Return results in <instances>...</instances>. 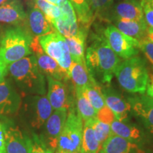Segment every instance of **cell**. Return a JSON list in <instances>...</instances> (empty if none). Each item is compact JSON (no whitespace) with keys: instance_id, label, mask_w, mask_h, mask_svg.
<instances>
[{"instance_id":"4316f807","label":"cell","mask_w":153,"mask_h":153,"mask_svg":"<svg viewBox=\"0 0 153 153\" xmlns=\"http://www.w3.org/2000/svg\"><path fill=\"white\" fill-rule=\"evenodd\" d=\"M101 145L99 144L90 126L85 122L81 145V153H99Z\"/></svg>"},{"instance_id":"603a6c76","label":"cell","mask_w":153,"mask_h":153,"mask_svg":"<svg viewBox=\"0 0 153 153\" xmlns=\"http://www.w3.org/2000/svg\"><path fill=\"white\" fill-rule=\"evenodd\" d=\"M87 33H82L76 37L65 38L72 62L86 65L85 42Z\"/></svg>"},{"instance_id":"e0dca14e","label":"cell","mask_w":153,"mask_h":153,"mask_svg":"<svg viewBox=\"0 0 153 153\" xmlns=\"http://www.w3.org/2000/svg\"><path fill=\"white\" fill-rule=\"evenodd\" d=\"M30 145L31 139L24 135L18 127L6 129V153H30Z\"/></svg>"},{"instance_id":"6da1fadb","label":"cell","mask_w":153,"mask_h":153,"mask_svg":"<svg viewBox=\"0 0 153 153\" xmlns=\"http://www.w3.org/2000/svg\"><path fill=\"white\" fill-rule=\"evenodd\" d=\"M87 48L86 65L89 73L98 83L108 85L120 60L102 35H94Z\"/></svg>"},{"instance_id":"3957f363","label":"cell","mask_w":153,"mask_h":153,"mask_svg":"<svg viewBox=\"0 0 153 153\" xmlns=\"http://www.w3.org/2000/svg\"><path fill=\"white\" fill-rule=\"evenodd\" d=\"M33 36L27 26H12L2 33L0 40V59L7 65L32 54Z\"/></svg>"},{"instance_id":"d6a6232c","label":"cell","mask_w":153,"mask_h":153,"mask_svg":"<svg viewBox=\"0 0 153 153\" xmlns=\"http://www.w3.org/2000/svg\"><path fill=\"white\" fill-rule=\"evenodd\" d=\"M96 118L99 121L106 124H108V125L111 123L116 119L114 113L106 105H105L103 108H101V109H99L97 111Z\"/></svg>"},{"instance_id":"5b68a950","label":"cell","mask_w":153,"mask_h":153,"mask_svg":"<svg viewBox=\"0 0 153 153\" xmlns=\"http://www.w3.org/2000/svg\"><path fill=\"white\" fill-rule=\"evenodd\" d=\"M83 120L74 106L69 108L65 123L57 140L56 152L80 153L83 135Z\"/></svg>"},{"instance_id":"9c48e42d","label":"cell","mask_w":153,"mask_h":153,"mask_svg":"<svg viewBox=\"0 0 153 153\" xmlns=\"http://www.w3.org/2000/svg\"><path fill=\"white\" fill-rule=\"evenodd\" d=\"M30 49L36 57L38 68L43 74L63 82H68L70 80L68 72L61 68L54 59L44 52L38 41V36L33 37Z\"/></svg>"},{"instance_id":"e575fe53","label":"cell","mask_w":153,"mask_h":153,"mask_svg":"<svg viewBox=\"0 0 153 153\" xmlns=\"http://www.w3.org/2000/svg\"><path fill=\"white\" fill-rule=\"evenodd\" d=\"M141 4L143 6L145 22L148 28H153V9L150 7L148 1Z\"/></svg>"},{"instance_id":"74e56055","label":"cell","mask_w":153,"mask_h":153,"mask_svg":"<svg viewBox=\"0 0 153 153\" xmlns=\"http://www.w3.org/2000/svg\"><path fill=\"white\" fill-rule=\"evenodd\" d=\"M147 95L153 98V74H149V81L146 89Z\"/></svg>"},{"instance_id":"9a60e30c","label":"cell","mask_w":153,"mask_h":153,"mask_svg":"<svg viewBox=\"0 0 153 153\" xmlns=\"http://www.w3.org/2000/svg\"><path fill=\"white\" fill-rule=\"evenodd\" d=\"M134 114L142 120L145 127L153 133V98L148 95H135L128 98Z\"/></svg>"},{"instance_id":"4dcf8cb0","label":"cell","mask_w":153,"mask_h":153,"mask_svg":"<svg viewBox=\"0 0 153 153\" xmlns=\"http://www.w3.org/2000/svg\"><path fill=\"white\" fill-rule=\"evenodd\" d=\"M114 0H90L91 9L93 12V22L102 20L103 17L112 7Z\"/></svg>"},{"instance_id":"7c38bea8","label":"cell","mask_w":153,"mask_h":153,"mask_svg":"<svg viewBox=\"0 0 153 153\" xmlns=\"http://www.w3.org/2000/svg\"><path fill=\"white\" fill-rule=\"evenodd\" d=\"M68 117V110L65 108L55 110L48 118L45 124L41 138L53 152L56 150L57 140Z\"/></svg>"},{"instance_id":"277c9868","label":"cell","mask_w":153,"mask_h":153,"mask_svg":"<svg viewBox=\"0 0 153 153\" xmlns=\"http://www.w3.org/2000/svg\"><path fill=\"white\" fill-rule=\"evenodd\" d=\"M114 74L120 87L128 92L143 94L146 91L149 73L141 57L135 56L120 62Z\"/></svg>"},{"instance_id":"f546056e","label":"cell","mask_w":153,"mask_h":153,"mask_svg":"<svg viewBox=\"0 0 153 153\" xmlns=\"http://www.w3.org/2000/svg\"><path fill=\"white\" fill-rule=\"evenodd\" d=\"M34 5L45 14L48 20L51 22L52 19L59 18L61 16V10L58 6L50 3L46 0H31Z\"/></svg>"},{"instance_id":"ffe728a7","label":"cell","mask_w":153,"mask_h":153,"mask_svg":"<svg viewBox=\"0 0 153 153\" xmlns=\"http://www.w3.org/2000/svg\"><path fill=\"white\" fill-rule=\"evenodd\" d=\"M114 25L120 32L135 38L137 41H141L146 37L148 26L145 19L140 21H123L114 22Z\"/></svg>"},{"instance_id":"8fae6325","label":"cell","mask_w":153,"mask_h":153,"mask_svg":"<svg viewBox=\"0 0 153 153\" xmlns=\"http://www.w3.org/2000/svg\"><path fill=\"white\" fill-rule=\"evenodd\" d=\"M48 94L47 98L53 109L65 108L69 110L74 106V93L67 82H63L47 76Z\"/></svg>"},{"instance_id":"cb8c5ba5","label":"cell","mask_w":153,"mask_h":153,"mask_svg":"<svg viewBox=\"0 0 153 153\" xmlns=\"http://www.w3.org/2000/svg\"><path fill=\"white\" fill-rule=\"evenodd\" d=\"M50 22L55 30L64 38L76 37L82 33H87V30L80 28L77 22H71L62 16L52 19Z\"/></svg>"},{"instance_id":"4fadbf2b","label":"cell","mask_w":153,"mask_h":153,"mask_svg":"<svg viewBox=\"0 0 153 153\" xmlns=\"http://www.w3.org/2000/svg\"><path fill=\"white\" fill-rule=\"evenodd\" d=\"M22 106V98L9 81L0 83V118L13 117Z\"/></svg>"},{"instance_id":"2e32d148","label":"cell","mask_w":153,"mask_h":153,"mask_svg":"<svg viewBox=\"0 0 153 153\" xmlns=\"http://www.w3.org/2000/svg\"><path fill=\"white\" fill-rule=\"evenodd\" d=\"M0 22L11 26H27V14L20 0H11L0 6Z\"/></svg>"},{"instance_id":"7402d4cb","label":"cell","mask_w":153,"mask_h":153,"mask_svg":"<svg viewBox=\"0 0 153 153\" xmlns=\"http://www.w3.org/2000/svg\"><path fill=\"white\" fill-rule=\"evenodd\" d=\"M69 79L71 80L74 87L80 89L85 87L96 82L93 76L89 73L87 65L72 62L68 72Z\"/></svg>"},{"instance_id":"484cf974","label":"cell","mask_w":153,"mask_h":153,"mask_svg":"<svg viewBox=\"0 0 153 153\" xmlns=\"http://www.w3.org/2000/svg\"><path fill=\"white\" fill-rule=\"evenodd\" d=\"M74 93L76 94V112L81 116L83 121L96 118L97 111L86 98L82 89L80 88L74 87Z\"/></svg>"},{"instance_id":"b9f144b4","label":"cell","mask_w":153,"mask_h":153,"mask_svg":"<svg viewBox=\"0 0 153 153\" xmlns=\"http://www.w3.org/2000/svg\"><path fill=\"white\" fill-rule=\"evenodd\" d=\"M1 35H2V32H1V27H0V40H1Z\"/></svg>"},{"instance_id":"44dd1931","label":"cell","mask_w":153,"mask_h":153,"mask_svg":"<svg viewBox=\"0 0 153 153\" xmlns=\"http://www.w3.org/2000/svg\"><path fill=\"white\" fill-rule=\"evenodd\" d=\"M69 1L74 9L80 28L88 31L93 23L90 0H69Z\"/></svg>"},{"instance_id":"1f68e13d","label":"cell","mask_w":153,"mask_h":153,"mask_svg":"<svg viewBox=\"0 0 153 153\" xmlns=\"http://www.w3.org/2000/svg\"><path fill=\"white\" fill-rule=\"evenodd\" d=\"M31 139L30 153H53V151L49 148L43 140L41 136L33 134Z\"/></svg>"},{"instance_id":"d590c367","label":"cell","mask_w":153,"mask_h":153,"mask_svg":"<svg viewBox=\"0 0 153 153\" xmlns=\"http://www.w3.org/2000/svg\"><path fill=\"white\" fill-rule=\"evenodd\" d=\"M5 131V126L0 122V153H6Z\"/></svg>"},{"instance_id":"52a82bcc","label":"cell","mask_w":153,"mask_h":153,"mask_svg":"<svg viewBox=\"0 0 153 153\" xmlns=\"http://www.w3.org/2000/svg\"><path fill=\"white\" fill-rule=\"evenodd\" d=\"M53 108L45 95H28L23 105L24 117L29 125L41 128L53 113Z\"/></svg>"},{"instance_id":"8d00e7d4","label":"cell","mask_w":153,"mask_h":153,"mask_svg":"<svg viewBox=\"0 0 153 153\" xmlns=\"http://www.w3.org/2000/svg\"><path fill=\"white\" fill-rule=\"evenodd\" d=\"M8 66L0 59V83L5 79V76L9 72Z\"/></svg>"},{"instance_id":"ba28073f","label":"cell","mask_w":153,"mask_h":153,"mask_svg":"<svg viewBox=\"0 0 153 153\" xmlns=\"http://www.w3.org/2000/svg\"><path fill=\"white\" fill-rule=\"evenodd\" d=\"M104 36L111 49L120 58L126 60L139 53V41L120 32L114 25L106 26L104 30Z\"/></svg>"},{"instance_id":"d6986e66","label":"cell","mask_w":153,"mask_h":153,"mask_svg":"<svg viewBox=\"0 0 153 153\" xmlns=\"http://www.w3.org/2000/svg\"><path fill=\"white\" fill-rule=\"evenodd\" d=\"M101 153H145L136 143L111 135L101 145Z\"/></svg>"},{"instance_id":"d4e9b609","label":"cell","mask_w":153,"mask_h":153,"mask_svg":"<svg viewBox=\"0 0 153 153\" xmlns=\"http://www.w3.org/2000/svg\"><path fill=\"white\" fill-rule=\"evenodd\" d=\"M113 135H117L124 139L135 143L141 139L140 131L135 127L123 121H119L115 119L110 124Z\"/></svg>"},{"instance_id":"836d02e7","label":"cell","mask_w":153,"mask_h":153,"mask_svg":"<svg viewBox=\"0 0 153 153\" xmlns=\"http://www.w3.org/2000/svg\"><path fill=\"white\" fill-rule=\"evenodd\" d=\"M140 43V50L144 53L145 56L148 59L153 68V43L148 41L146 38H143Z\"/></svg>"},{"instance_id":"f1b7e54d","label":"cell","mask_w":153,"mask_h":153,"mask_svg":"<svg viewBox=\"0 0 153 153\" xmlns=\"http://www.w3.org/2000/svg\"><path fill=\"white\" fill-rule=\"evenodd\" d=\"M85 122L89 124L92 128L96 138L101 145H102L105 140L112 134L110 125L99 121L97 118H91Z\"/></svg>"},{"instance_id":"f6af8a7d","label":"cell","mask_w":153,"mask_h":153,"mask_svg":"<svg viewBox=\"0 0 153 153\" xmlns=\"http://www.w3.org/2000/svg\"><path fill=\"white\" fill-rule=\"evenodd\" d=\"M99 153H101V152H99Z\"/></svg>"},{"instance_id":"30bf717a","label":"cell","mask_w":153,"mask_h":153,"mask_svg":"<svg viewBox=\"0 0 153 153\" xmlns=\"http://www.w3.org/2000/svg\"><path fill=\"white\" fill-rule=\"evenodd\" d=\"M144 19L142 4L138 0H123L113 6L103 17L102 21H140Z\"/></svg>"},{"instance_id":"7a4b0ae2","label":"cell","mask_w":153,"mask_h":153,"mask_svg":"<svg viewBox=\"0 0 153 153\" xmlns=\"http://www.w3.org/2000/svg\"><path fill=\"white\" fill-rule=\"evenodd\" d=\"M9 73L24 96L45 95L46 83L33 55L25 57L8 66Z\"/></svg>"},{"instance_id":"ac0fdd59","label":"cell","mask_w":153,"mask_h":153,"mask_svg":"<svg viewBox=\"0 0 153 153\" xmlns=\"http://www.w3.org/2000/svg\"><path fill=\"white\" fill-rule=\"evenodd\" d=\"M27 24L30 33L34 36H41L55 31L52 24L35 5L30 7L27 12Z\"/></svg>"},{"instance_id":"8992f818","label":"cell","mask_w":153,"mask_h":153,"mask_svg":"<svg viewBox=\"0 0 153 153\" xmlns=\"http://www.w3.org/2000/svg\"><path fill=\"white\" fill-rule=\"evenodd\" d=\"M38 38L45 53L54 59L68 74L72 60L65 38L56 30L47 35L38 36Z\"/></svg>"},{"instance_id":"ee69618b","label":"cell","mask_w":153,"mask_h":153,"mask_svg":"<svg viewBox=\"0 0 153 153\" xmlns=\"http://www.w3.org/2000/svg\"><path fill=\"white\" fill-rule=\"evenodd\" d=\"M56 153H60V152H56Z\"/></svg>"},{"instance_id":"83f0119b","label":"cell","mask_w":153,"mask_h":153,"mask_svg":"<svg viewBox=\"0 0 153 153\" xmlns=\"http://www.w3.org/2000/svg\"><path fill=\"white\" fill-rule=\"evenodd\" d=\"M81 89L86 98L88 99V101L90 102L97 111H98L106 105L101 93V86L97 82H93Z\"/></svg>"},{"instance_id":"60d3db41","label":"cell","mask_w":153,"mask_h":153,"mask_svg":"<svg viewBox=\"0 0 153 153\" xmlns=\"http://www.w3.org/2000/svg\"><path fill=\"white\" fill-rule=\"evenodd\" d=\"M148 2H149V4H150V7L153 9V0H149Z\"/></svg>"},{"instance_id":"ab89813d","label":"cell","mask_w":153,"mask_h":153,"mask_svg":"<svg viewBox=\"0 0 153 153\" xmlns=\"http://www.w3.org/2000/svg\"><path fill=\"white\" fill-rule=\"evenodd\" d=\"M10 1H11V0H0V6L4 4L9 2Z\"/></svg>"},{"instance_id":"7bdbcfd3","label":"cell","mask_w":153,"mask_h":153,"mask_svg":"<svg viewBox=\"0 0 153 153\" xmlns=\"http://www.w3.org/2000/svg\"><path fill=\"white\" fill-rule=\"evenodd\" d=\"M149 1V0H140L141 3H143V2H145V1Z\"/></svg>"},{"instance_id":"5bb4252c","label":"cell","mask_w":153,"mask_h":153,"mask_svg":"<svg viewBox=\"0 0 153 153\" xmlns=\"http://www.w3.org/2000/svg\"><path fill=\"white\" fill-rule=\"evenodd\" d=\"M105 104L114 113L116 120L124 121L127 119L131 106L129 102L108 85L101 87Z\"/></svg>"},{"instance_id":"f35d334b","label":"cell","mask_w":153,"mask_h":153,"mask_svg":"<svg viewBox=\"0 0 153 153\" xmlns=\"http://www.w3.org/2000/svg\"><path fill=\"white\" fill-rule=\"evenodd\" d=\"M46 1H49L50 3H52L53 4H55V5H58L59 2L60 1V0H46Z\"/></svg>"}]
</instances>
